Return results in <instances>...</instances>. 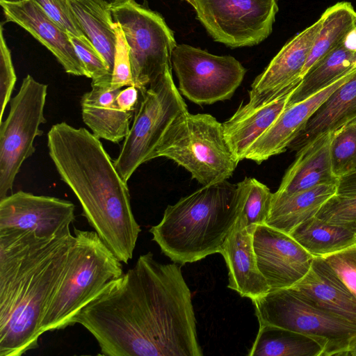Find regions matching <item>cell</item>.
I'll list each match as a JSON object with an SVG mask.
<instances>
[{"label": "cell", "mask_w": 356, "mask_h": 356, "mask_svg": "<svg viewBox=\"0 0 356 356\" xmlns=\"http://www.w3.org/2000/svg\"><path fill=\"white\" fill-rule=\"evenodd\" d=\"M8 22H14L45 46L62 65L65 71L88 77L86 70L77 55L68 34L33 0L1 1Z\"/></svg>", "instance_id": "cell-16"}, {"label": "cell", "mask_w": 356, "mask_h": 356, "mask_svg": "<svg viewBox=\"0 0 356 356\" xmlns=\"http://www.w3.org/2000/svg\"><path fill=\"white\" fill-rule=\"evenodd\" d=\"M64 275L47 307L40 329L74 325V319L111 281L123 274L122 262L96 232L74 229Z\"/></svg>", "instance_id": "cell-5"}, {"label": "cell", "mask_w": 356, "mask_h": 356, "mask_svg": "<svg viewBox=\"0 0 356 356\" xmlns=\"http://www.w3.org/2000/svg\"><path fill=\"white\" fill-rule=\"evenodd\" d=\"M74 211L70 201L19 191L0 200V229L29 230L53 238L70 230Z\"/></svg>", "instance_id": "cell-14"}, {"label": "cell", "mask_w": 356, "mask_h": 356, "mask_svg": "<svg viewBox=\"0 0 356 356\" xmlns=\"http://www.w3.org/2000/svg\"><path fill=\"white\" fill-rule=\"evenodd\" d=\"M259 324H269L316 339L323 356H344L356 341V325L307 300L292 287L252 300Z\"/></svg>", "instance_id": "cell-7"}, {"label": "cell", "mask_w": 356, "mask_h": 356, "mask_svg": "<svg viewBox=\"0 0 356 356\" xmlns=\"http://www.w3.org/2000/svg\"><path fill=\"white\" fill-rule=\"evenodd\" d=\"M197 17L213 39L230 47L253 46L272 32L278 0H195Z\"/></svg>", "instance_id": "cell-12"}, {"label": "cell", "mask_w": 356, "mask_h": 356, "mask_svg": "<svg viewBox=\"0 0 356 356\" xmlns=\"http://www.w3.org/2000/svg\"><path fill=\"white\" fill-rule=\"evenodd\" d=\"M252 245L270 291L293 286L306 275L314 258L289 234L266 224L255 226Z\"/></svg>", "instance_id": "cell-13"}, {"label": "cell", "mask_w": 356, "mask_h": 356, "mask_svg": "<svg viewBox=\"0 0 356 356\" xmlns=\"http://www.w3.org/2000/svg\"><path fill=\"white\" fill-rule=\"evenodd\" d=\"M74 241L70 230L42 238L29 230L0 229V356L38 347L42 320Z\"/></svg>", "instance_id": "cell-2"}, {"label": "cell", "mask_w": 356, "mask_h": 356, "mask_svg": "<svg viewBox=\"0 0 356 356\" xmlns=\"http://www.w3.org/2000/svg\"><path fill=\"white\" fill-rule=\"evenodd\" d=\"M120 89L111 86H92V89L81 97V114L84 123L98 138L118 143L124 140L130 129L132 112L120 110L115 97Z\"/></svg>", "instance_id": "cell-23"}, {"label": "cell", "mask_w": 356, "mask_h": 356, "mask_svg": "<svg viewBox=\"0 0 356 356\" xmlns=\"http://www.w3.org/2000/svg\"><path fill=\"white\" fill-rule=\"evenodd\" d=\"M220 253L228 269V288L252 300L270 291L257 266L252 245V234L236 225Z\"/></svg>", "instance_id": "cell-21"}, {"label": "cell", "mask_w": 356, "mask_h": 356, "mask_svg": "<svg viewBox=\"0 0 356 356\" xmlns=\"http://www.w3.org/2000/svg\"><path fill=\"white\" fill-rule=\"evenodd\" d=\"M343 45L349 51L356 52V28L351 30L346 36Z\"/></svg>", "instance_id": "cell-40"}, {"label": "cell", "mask_w": 356, "mask_h": 356, "mask_svg": "<svg viewBox=\"0 0 356 356\" xmlns=\"http://www.w3.org/2000/svg\"><path fill=\"white\" fill-rule=\"evenodd\" d=\"M104 7L111 10L113 8L120 6L130 0H94Z\"/></svg>", "instance_id": "cell-41"}, {"label": "cell", "mask_w": 356, "mask_h": 356, "mask_svg": "<svg viewBox=\"0 0 356 356\" xmlns=\"http://www.w3.org/2000/svg\"><path fill=\"white\" fill-rule=\"evenodd\" d=\"M322 17L289 40L251 85L249 97H270L300 84L322 26Z\"/></svg>", "instance_id": "cell-15"}, {"label": "cell", "mask_w": 356, "mask_h": 356, "mask_svg": "<svg viewBox=\"0 0 356 356\" xmlns=\"http://www.w3.org/2000/svg\"><path fill=\"white\" fill-rule=\"evenodd\" d=\"M316 216L356 234V193L333 195L321 207Z\"/></svg>", "instance_id": "cell-32"}, {"label": "cell", "mask_w": 356, "mask_h": 356, "mask_svg": "<svg viewBox=\"0 0 356 356\" xmlns=\"http://www.w3.org/2000/svg\"><path fill=\"white\" fill-rule=\"evenodd\" d=\"M0 28V122H1L5 108L10 99L17 77L10 51L3 36L2 24Z\"/></svg>", "instance_id": "cell-37"}, {"label": "cell", "mask_w": 356, "mask_h": 356, "mask_svg": "<svg viewBox=\"0 0 356 356\" xmlns=\"http://www.w3.org/2000/svg\"><path fill=\"white\" fill-rule=\"evenodd\" d=\"M352 71L310 97L288 106L270 129L251 146L245 159L260 164L271 156L285 152L304 129L313 114L348 80Z\"/></svg>", "instance_id": "cell-18"}, {"label": "cell", "mask_w": 356, "mask_h": 356, "mask_svg": "<svg viewBox=\"0 0 356 356\" xmlns=\"http://www.w3.org/2000/svg\"><path fill=\"white\" fill-rule=\"evenodd\" d=\"M334 136V132L325 133L299 149L275 193L290 195L320 184H338L330 153Z\"/></svg>", "instance_id": "cell-20"}, {"label": "cell", "mask_w": 356, "mask_h": 356, "mask_svg": "<svg viewBox=\"0 0 356 356\" xmlns=\"http://www.w3.org/2000/svg\"><path fill=\"white\" fill-rule=\"evenodd\" d=\"M298 86L271 98L249 97L248 103L241 104L234 115L222 123L227 145L238 162L245 159L251 146L287 107Z\"/></svg>", "instance_id": "cell-17"}, {"label": "cell", "mask_w": 356, "mask_h": 356, "mask_svg": "<svg viewBox=\"0 0 356 356\" xmlns=\"http://www.w3.org/2000/svg\"><path fill=\"white\" fill-rule=\"evenodd\" d=\"M289 235L314 257H323L356 243L355 233L316 216L300 224Z\"/></svg>", "instance_id": "cell-29"}, {"label": "cell", "mask_w": 356, "mask_h": 356, "mask_svg": "<svg viewBox=\"0 0 356 356\" xmlns=\"http://www.w3.org/2000/svg\"><path fill=\"white\" fill-rule=\"evenodd\" d=\"M355 28H356V20H355Z\"/></svg>", "instance_id": "cell-46"}, {"label": "cell", "mask_w": 356, "mask_h": 356, "mask_svg": "<svg viewBox=\"0 0 356 356\" xmlns=\"http://www.w3.org/2000/svg\"><path fill=\"white\" fill-rule=\"evenodd\" d=\"M106 356H202L192 294L177 263L151 252L76 316Z\"/></svg>", "instance_id": "cell-1"}, {"label": "cell", "mask_w": 356, "mask_h": 356, "mask_svg": "<svg viewBox=\"0 0 356 356\" xmlns=\"http://www.w3.org/2000/svg\"><path fill=\"white\" fill-rule=\"evenodd\" d=\"M241 209L236 184L222 181L203 186L168 205L149 232L161 252L184 265L220 253Z\"/></svg>", "instance_id": "cell-4"}, {"label": "cell", "mask_w": 356, "mask_h": 356, "mask_svg": "<svg viewBox=\"0 0 356 356\" xmlns=\"http://www.w3.org/2000/svg\"><path fill=\"white\" fill-rule=\"evenodd\" d=\"M157 157L174 161L202 186L227 180L238 163L222 123L210 114L188 111L172 123L154 152Z\"/></svg>", "instance_id": "cell-6"}, {"label": "cell", "mask_w": 356, "mask_h": 356, "mask_svg": "<svg viewBox=\"0 0 356 356\" xmlns=\"http://www.w3.org/2000/svg\"><path fill=\"white\" fill-rule=\"evenodd\" d=\"M291 287L315 305L356 325V297L322 257H314L306 275Z\"/></svg>", "instance_id": "cell-19"}, {"label": "cell", "mask_w": 356, "mask_h": 356, "mask_svg": "<svg viewBox=\"0 0 356 356\" xmlns=\"http://www.w3.org/2000/svg\"><path fill=\"white\" fill-rule=\"evenodd\" d=\"M334 174L339 179L356 168V124L335 132L331 144Z\"/></svg>", "instance_id": "cell-31"}, {"label": "cell", "mask_w": 356, "mask_h": 356, "mask_svg": "<svg viewBox=\"0 0 356 356\" xmlns=\"http://www.w3.org/2000/svg\"><path fill=\"white\" fill-rule=\"evenodd\" d=\"M321 17L322 26L303 68L302 77L314 65L342 44L347 34L355 27L356 11L348 1L337 2L327 8Z\"/></svg>", "instance_id": "cell-28"}, {"label": "cell", "mask_w": 356, "mask_h": 356, "mask_svg": "<svg viewBox=\"0 0 356 356\" xmlns=\"http://www.w3.org/2000/svg\"><path fill=\"white\" fill-rule=\"evenodd\" d=\"M356 120V68L309 118L289 147L298 150L319 136L338 132Z\"/></svg>", "instance_id": "cell-22"}, {"label": "cell", "mask_w": 356, "mask_h": 356, "mask_svg": "<svg viewBox=\"0 0 356 356\" xmlns=\"http://www.w3.org/2000/svg\"><path fill=\"white\" fill-rule=\"evenodd\" d=\"M337 193V184H323L290 195L273 193L266 223L286 234L316 215L321 207Z\"/></svg>", "instance_id": "cell-24"}, {"label": "cell", "mask_w": 356, "mask_h": 356, "mask_svg": "<svg viewBox=\"0 0 356 356\" xmlns=\"http://www.w3.org/2000/svg\"><path fill=\"white\" fill-rule=\"evenodd\" d=\"M47 95V86L28 74L0 123V200L12 190L22 163L35 152V138L43 134Z\"/></svg>", "instance_id": "cell-10"}, {"label": "cell", "mask_w": 356, "mask_h": 356, "mask_svg": "<svg viewBox=\"0 0 356 356\" xmlns=\"http://www.w3.org/2000/svg\"><path fill=\"white\" fill-rule=\"evenodd\" d=\"M355 68L356 52L349 51L341 44L308 70L292 93L288 106L316 94Z\"/></svg>", "instance_id": "cell-26"}, {"label": "cell", "mask_w": 356, "mask_h": 356, "mask_svg": "<svg viewBox=\"0 0 356 356\" xmlns=\"http://www.w3.org/2000/svg\"><path fill=\"white\" fill-rule=\"evenodd\" d=\"M179 90L198 105L230 99L247 70L231 56H217L188 44H179L172 54Z\"/></svg>", "instance_id": "cell-11"}, {"label": "cell", "mask_w": 356, "mask_h": 356, "mask_svg": "<svg viewBox=\"0 0 356 356\" xmlns=\"http://www.w3.org/2000/svg\"><path fill=\"white\" fill-rule=\"evenodd\" d=\"M33 1L37 3L47 15L63 31L79 38L89 44H92L87 35L82 29L68 0Z\"/></svg>", "instance_id": "cell-34"}, {"label": "cell", "mask_w": 356, "mask_h": 356, "mask_svg": "<svg viewBox=\"0 0 356 356\" xmlns=\"http://www.w3.org/2000/svg\"><path fill=\"white\" fill-rule=\"evenodd\" d=\"M185 1L188 2L195 8V0H185Z\"/></svg>", "instance_id": "cell-43"}, {"label": "cell", "mask_w": 356, "mask_h": 356, "mask_svg": "<svg viewBox=\"0 0 356 356\" xmlns=\"http://www.w3.org/2000/svg\"><path fill=\"white\" fill-rule=\"evenodd\" d=\"M344 356H356V341L349 348V349L345 353Z\"/></svg>", "instance_id": "cell-42"}, {"label": "cell", "mask_w": 356, "mask_h": 356, "mask_svg": "<svg viewBox=\"0 0 356 356\" xmlns=\"http://www.w3.org/2000/svg\"><path fill=\"white\" fill-rule=\"evenodd\" d=\"M356 193V168L352 172L341 177L337 184V193L339 195Z\"/></svg>", "instance_id": "cell-39"}, {"label": "cell", "mask_w": 356, "mask_h": 356, "mask_svg": "<svg viewBox=\"0 0 356 356\" xmlns=\"http://www.w3.org/2000/svg\"><path fill=\"white\" fill-rule=\"evenodd\" d=\"M111 10L129 47L134 86L142 92L172 67L174 33L160 14L134 0Z\"/></svg>", "instance_id": "cell-9"}, {"label": "cell", "mask_w": 356, "mask_h": 356, "mask_svg": "<svg viewBox=\"0 0 356 356\" xmlns=\"http://www.w3.org/2000/svg\"><path fill=\"white\" fill-rule=\"evenodd\" d=\"M138 91L134 86L120 90L115 99L118 107L123 111L133 112L138 103Z\"/></svg>", "instance_id": "cell-38"}, {"label": "cell", "mask_w": 356, "mask_h": 356, "mask_svg": "<svg viewBox=\"0 0 356 356\" xmlns=\"http://www.w3.org/2000/svg\"><path fill=\"white\" fill-rule=\"evenodd\" d=\"M115 29L117 41L111 87L113 89H120L123 86H134V84L129 47L120 25L116 22H115Z\"/></svg>", "instance_id": "cell-35"}, {"label": "cell", "mask_w": 356, "mask_h": 356, "mask_svg": "<svg viewBox=\"0 0 356 356\" xmlns=\"http://www.w3.org/2000/svg\"><path fill=\"white\" fill-rule=\"evenodd\" d=\"M322 258L356 297V243Z\"/></svg>", "instance_id": "cell-36"}, {"label": "cell", "mask_w": 356, "mask_h": 356, "mask_svg": "<svg viewBox=\"0 0 356 356\" xmlns=\"http://www.w3.org/2000/svg\"><path fill=\"white\" fill-rule=\"evenodd\" d=\"M323 348L314 338L269 324H259L250 356H323Z\"/></svg>", "instance_id": "cell-27"}, {"label": "cell", "mask_w": 356, "mask_h": 356, "mask_svg": "<svg viewBox=\"0 0 356 356\" xmlns=\"http://www.w3.org/2000/svg\"><path fill=\"white\" fill-rule=\"evenodd\" d=\"M82 29L112 74L117 41L111 10L94 0H68Z\"/></svg>", "instance_id": "cell-25"}, {"label": "cell", "mask_w": 356, "mask_h": 356, "mask_svg": "<svg viewBox=\"0 0 356 356\" xmlns=\"http://www.w3.org/2000/svg\"><path fill=\"white\" fill-rule=\"evenodd\" d=\"M71 42L88 73L92 79V86H108L111 84L112 74L97 51L89 44L72 34L67 33Z\"/></svg>", "instance_id": "cell-33"}, {"label": "cell", "mask_w": 356, "mask_h": 356, "mask_svg": "<svg viewBox=\"0 0 356 356\" xmlns=\"http://www.w3.org/2000/svg\"><path fill=\"white\" fill-rule=\"evenodd\" d=\"M1 1H6V2H18L23 0H0Z\"/></svg>", "instance_id": "cell-44"}, {"label": "cell", "mask_w": 356, "mask_h": 356, "mask_svg": "<svg viewBox=\"0 0 356 356\" xmlns=\"http://www.w3.org/2000/svg\"><path fill=\"white\" fill-rule=\"evenodd\" d=\"M141 94L143 98L134 122L114 161L116 170L126 183L140 165L154 159L156 147L172 123L188 111L174 83L172 67Z\"/></svg>", "instance_id": "cell-8"}, {"label": "cell", "mask_w": 356, "mask_h": 356, "mask_svg": "<svg viewBox=\"0 0 356 356\" xmlns=\"http://www.w3.org/2000/svg\"><path fill=\"white\" fill-rule=\"evenodd\" d=\"M241 198V209L236 225L252 234L256 225L265 224L273 193L255 178L245 177L236 184Z\"/></svg>", "instance_id": "cell-30"}, {"label": "cell", "mask_w": 356, "mask_h": 356, "mask_svg": "<svg viewBox=\"0 0 356 356\" xmlns=\"http://www.w3.org/2000/svg\"><path fill=\"white\" fill-rule=\"evenodd\" d=\"M47 147L88 223L115 257L128 264L141 229L131 209L127 183L99 138L85 128L63 122L49 129Z\"/></svg>", "instance_id": "cell-3"}, {"label": "cell", "mask_w": 356, "mask_h": 356, "mask_svg": "<svg viewBox=\"0 0 356 356\" xmlns=\"http://www.w3.org/2000/svg\"><path fill=\"white\" fill-rule=\"evenodd\" d=\"M356 124V120H355L354 122H353L351 124ZM348 126H349V125H348Z\"/></svg>", "instance_id": "cell-45"}]
</instances>
